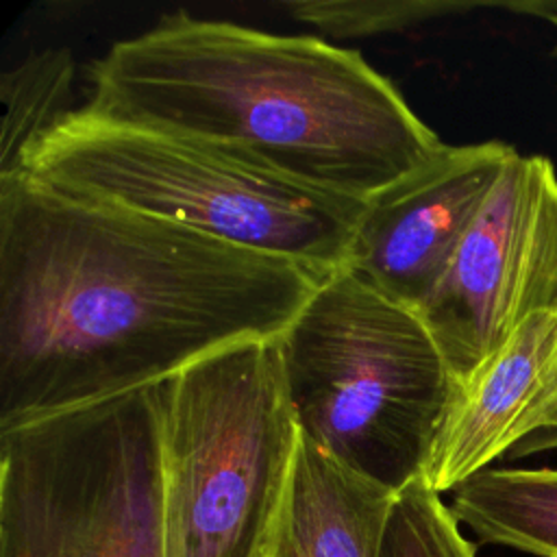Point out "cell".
<instances>
[{"mask_svg": "<svg viewBox=\"0 0 557 557\" xmlns=\"http://www.w3.org/2000/svg\"><path fill=\"white\" fill-rule=\"evenodd\" d=\"M320 283L178 222L0 176V431L274 339Z\"/></svg>", "mask_w": 557, "mask_h": 557, "instance_id": "1", "label": "cell"}, {"mask_svg": "<svg viewBox=\"0 0 557 557\" xmlns=\"http://www.w3.org/2000/svg\"><path fill=\"white\" fill-rule=\"evenodd\" d=\"M89 111L196 137L294 181L370 198L444 141L357 50L163 15L89 65Z\"/></svg>", "mask_w": 557, "mask_h": 557, "instance_id": "2", "label": "cell"}, {"mask_svg": "<svg viewBox=\"0 0 557 557\" xmlns=\"http://www.w3.org/2000/svg\"><path fill=\"white\" fill-rule=\"evenodd\" d=\"M17 172L61 191L294 261L320 281L346 268L366 205L283 176L222 146L85 107L44 133Z\"/></svg>", "mask_w": 557, "mask_h": 557, "instance_id": "3", "label": "cell"}, {"mask_svg": "<svg viewBox=\"0 0 557 557\" xmlns=\"http://www.w3.org/2000/svg\"><path fill=\"white\" fill-rule=\"evenodd\" d=\"M276 346L300 437L392 492L422 476L457 381L416 309L342 270Z\"/></svg>", "mask_w": 557, "mask_h": 557, "instance_id": "4", "label": "cell"}, {"mask_svg": "<svg viewBox=\"0 0 557 557\" xmlns=\"http://www.w3.org/2000/svg\"><path fill=\"white\" fill-rule=\"evenodd\" d=\"M157 387L165 557H263L300 437L276 337L228 346Z\"/></svg>", "mask_w": 557, "mask_h": 557, "instance_id": "5", "label": "cell"}, {"mask_svg": "<svg viewBox=\"0 0 557 557\" xmlns=\"http://www.w3.org/2000/svg\"><path fill=\"white\" fill-rule=\"evenodd\" d=\"M0 557H165L157 385L0 431Z\"/></svg>", "mask_w": 557, "mask_h": 557, "instance_id": "6", "label": "cell"}, {"mask_svg": "<svg viewBox=\"0 0 557 557\" xmlns=\"http://www.w3.org/2000/svg\"><path fill=\"white\" fill-rule=\"evenodd\" d=\"M550 309H557V172L550 159L516 150L416 311L461 383L529 318Z\"/></svg>", "mask_w": 557, "mask_h": 557, "instance_id": "7", "label": "cell"}, {"mask_svg": "<svg viewBox=\"0 0 557 557\" xmlns=\"http://www.w3.org/2000/svg\"><path fill=\"white\" fill-rule=\"evenodd\" d=\"M516 148L444 144L429 161L366 198L346 268L418 309L450 263Z\"/></svg>", "mask_w": 557, "mask_h": 557, "instance_id": "8", "label": "cell"}, {"mask_svg": "<svg viewBox=\"0 0 557 557\" xmlns=\"http://www.w3.org/2000/svg\"><path fill=\"white\" fill-rule=\"evenodd\" d=\"M557 407V309L529 318L466 381L453 400L422 468L433 492H450L542 426Z\"/></svg>", "mask_w": 557, "mask_h": 557, "instance_id": "9", "label": "cell"}, {"mask_svg": "<svg viewBox=\"0 0 557 557\" xmlns=\"http://www.w3.org/2000/svg\"><path fill=\"white\" fill-rule=\"evenodd\" d=\"M396 492L298 437L263 557H379Z\"/></svg>", "mask_w": 557, "mask_h": 557, "instance_id": "10", "label": "cell"}, {"mask_svg": "<svg viewBox=\"0 0 557 557\" xmlns=\"http://www.w3.org/2000/svg\"><path fill=\"white\" fill-rule=\"evenodd\" d=\"M450 511L481 542L557 557V468H485L453 490Z\"/></svg>", "mask_w": 557, "mask_h": 557, "instance_id": "11", "label": "cell"}, {"mask_svg": "<svg viewBox=\"0 0 557 557\" xmlns=\"http://www.w3.org/2000/svg\"><path fill=\"white\" fill-rule=\"evenodd\" d=\"M74 74L76 63L67 48L30 52L20 65L2 74L0 176L17 172L26 150L74 111L70 109Z\"/></svg>", "mask_w": 557, "mask_h": 557, "instance_id": "12", "label": "cell"}, {"mask_svg": "<svg viewBox=\"0 0 557 557\" xmlns=\"http://www.w3.org/2000/svg\"><path fill=\"white\" fill-rule=\"evenodd\" d=\"M481 2L459 0H289L283 9L298 22L331 37H372L398 33L448 13L470 11Z\"/></svg>", "mask_w": 557, "mask_h": 557, "instance_id": "13", "label": "cell"}, {"mask_svg": "<svg viewBox=\"0 0 557 557\" xmlns=\"http://www.w3.org/2000/svg\"><path fill=\"white\" fill-rule=\"evenodd\" d=\"M379 557H476L442 494L411 481L389 509Z\"/></svg>", "mask_w": 557, "mask_h": 557, "instance_id": "14", "label": "cell"}, {"mask_svg": "<svg viewBox=\"0 0 557 557\" xmlns=\"http://www.w3.org/2000/svg\"><path fill=\"white\" fill-rule=\"evenodd\" d=\"M546 450H557V407L546 416L542 426L533 431L529 437H524L520 444H516L507 457L520 459Z\"/></svg>", "mask_w": 557, "mask_h": 557, "instance_id": "15", "label": "cell"}, {"mask_svg": "<svg viewBox=\"0 0 557 557\" xmlns=\"http://www.w3.org/2000/svg\"><path fill=\"white\" fill-rule=\"evenodd\" d=\"M531 13L544 15L546 20H550L557 26V2H548V4H531Z\"/></svg>", "mask_w": 557, "mask_h": 557, "instance_id": "16", "label": "cell"}]
</instances>
